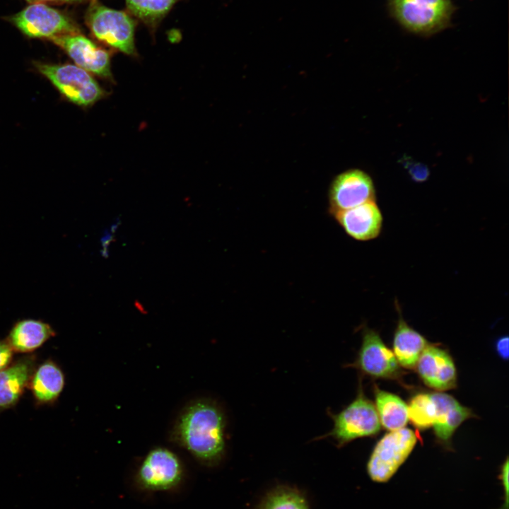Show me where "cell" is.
I'll use <instances>...</instances> for the list:
<instances>
[{
  "mask_svg": "<svg viewBox=\"0 0 509 509\" xmlns=\"http://www.w3.org/2000/svg\"><path fill=\"white\" fill-rule=\"evenodd\" d=\"M178 443L206 464L218 462L226 449V418L214 402L199 400L181 414L175 426Z\"/></svg>",
  "mask_w": 509,
  "mask_h": 509,
  "instance_id": "6da1fadb",
  "label": "cell"
},
{
  "mask_svg": "<svg viewBox=\"0 0 509 509\" xmlns=\"http://www.w3.org/2000/svg\"><path fill=\"white\" fill-rule=\"evenodd\" d=\"M393 18L406 31L430 37L452 26V0H387Z\"/></svg>",
  "mask_w": 509,
  "mask_h": 509,
  "instance_id": "7a4b0ae2",
  "label": "cell"
},
{
  "mask_svg": "<svg viewBox=\"0 0 509 509\" xmlns=\"http://www.w3.org/2000/svg\"><path fill=\"white\" fill-rule=\"evenodd\" d=\"M35 66L64 98L76 105H91L103 95V90L93 76L76 65L38 62Z\"/></svg>",
  "mask_w": 509,
  "mask_h": 509,
  "instance_id": "3957f363",
  "label": "cell"
},
{
  "mask_svg": "<svg viewBox=\"0 0 509 509\" xmlns=\"http://www.w3.org/2000/svg\"><path fill=\"white\" fill-rule=\"evenodd\" d=\"M86 22L99 40L123 53H134L135 22L127 13L95 2L88 11Z\"/></svg>",
  "mask_w": 509,
  "mask_h": 509,
  "instance_id": "277c9868",
  "label": "cell"
},
{
  "mask_svg": "<svg viewBox=\"0 0 509 509\" xmlns=\"http://www.w3.org/2000/svg\"><path fill=\"white\" fill-rule=\"evenodd\" d=\"M330 416L333 428L327 436L334 440L339 446L358 438L375 435L380 429L377 409L361 391L351 404L338 414H330Z\"/></svg>",
  "mask_w": 509,
  "mask_h": 509,
  "instance_id": "5b68a950",
  "label": "cell"
},
{
  "mask_svg": "<svg viewBox=\"0 0 509 509\" xmlns=\"http://www.w3.org/2000/svg\"><path fill=\"white\" fill-rule=\"evenodd\" d=\"M417 441L414 431L402 428L385 435L376 444L368 462L370 477L377 482L388 481L408 457Z\"/></svg>",
  "mask_w": 509,
  "mask_h": 509,
  "instance_id": "8992f818",
  "label": "cell"
},
{
  "mask_svg": "<svg viewBox=\"0 0 509 509\" xmlns=\"http://www.w3.org/2000/svg\"><path fill=\"white\" fill-rule=\"evenodd\" d=\"M183 469L178 457L165 447L151 450L142 460L136 474L139 486L147 491H166L177 486Z\"/></svg>",
  "mask_w": 509,
  "mask_h": 509,
  "instance_id": "52a82bcc",
  "label": "cell"
},
{
  "mask_svg": "<svg viewBox=\"0 0 509 509\" xmlns=\"http://www.w3.org/2000/svg\"><path fill=\"white\" fill-rule=\"evenodd\" d=\"M370 201H375L371 177L360 169H349L337 175L329 189V211L334 215Z\"/></svg>",
  "mask_w": 509,
  "mask_h": 509,
  "instance_id": "ba28073f",
  "label": "cell"
},
{
  "mask_svg": "<svg viewBox=\"0 0 509 509\" xmlns=\"http://www.w3.org/2000/svg\"><path fill=\"white\" fill-rule=\"evenodd\" d=\"M12 22L30 37H47L78 33L65 15L43 3L31 4L11 18Z\"/></svg>",
  "mask_w": 509,
  "mask_h": 509,
  "instance_id": "9c48e42d",
  "label": "cell"
},
{
  "mask_svg": "<svg viewBox=\"0 0 509 509\" xmlns=\"http://www.w3.org/2000/svg\"><path fill=\"white\" fill-rule=\"evenodd\" d=\"M50 40L63 49L76 66L100 76L111 75L108 52L85 36L76 33L58 35Z\"/></svg>",
  "mask_w": 509,
  "mask_h": 509,
  "instance_id": "30bf717a",
  "label": "cell"
},
{
  "mask_svg": "<svg viewBox=\"0 0 509 509\" xmlns=\"http://www.w3.org/2000/svg\"><path fill=\"white\" fill-rule=\"evenodd\" d=\"M357 366L365 373L375 377L390 378L399 370L398 361L374 330L365 329L356 361Z\"/></svg>",
  "mask_w": 509,
  "mask_h": 509,
  "instance_id": "8fae6325",
  "label": "cell"
},
{
  "mask_svg": "<svg viewBox=\"0 0 509 509\" xmlns=\"http://www.w3.org/2000/svg\"><path fill=\"white\" fill-rule=\"evenodd\" d=\"M334 217L348 235L359 241L376 238L382 227V214L375 201L340 211Z\"/></svg>",
  "mask_w": 509,
  "mask_h": 509,
  "instance_id": "7c38bea8",
  "label": "cell"
},
{
  "mask_svg": "<svg viewBox=\"0 0 509 509\" xmlns=\"http://www.w3.org/2000/svg\"><path fill=\"white\" fill-rule=\"evenodd\" d=\"M36 367V356L26 354L0 370V413L17 404Z\"/></svg>",
  "mask_w": 509,
  "mask_h": 509,
  "instance_id": "4fadbf2b",
  "label": "cell"
},
{
  "mask_svg": "<svg viewBox=\"0 0 509 509\" xmlns=\"http://www.w3.org/2000/svg\"><path fill=\"white\" fill-rule=\"evenodd\" d=\"M416 364L418 373L427 385L438 390H447L456 386L455 366L445 351L427 346Z\"/></svg>",
  "mask_w": 509,
  "mask_h": 509,
  "instance_id": "5bb4252c",
  "label": "cell"
},
{
  "mask_svg": "<svg viewBox=\"0 0 509 509\" xmlns=\"http://www.w3.org/2000/svg\"><path fill=\"white\" fill-rule=\"evenodd\" d=\"M64 385L62 370L52 359L48 358L35 368L28 388L37 405H51L58 399Z\"/></svg>",
  "mask_w": 509,
  "mask_h": 509,
  "instance_id": "9a60e30c",
  "label": "cell"
},
{
  "mask_svg": "<svg viewBox=\"0 0 509 509\" xmlns=\"http://www.w3.org/2000/svg\"><path fill=\"white\" fill-rule=\"evenodd\" d=\"M55 335L49 324L40 320L24 319L13 325L6 339L14 352L30 353Z\"/></svg>",
  "mask_w": 509,
  "mask_h": 509,
  "instance_id": "2e32d148",
  "label": "cell"
},
{
  "mask_svg": "<svg viewBox=\"0 0 509 509\" xmlns=\"http://www.w3.org/2000/svg\"><path fill=\"white\" fill-rule=\"evenodd\" d=\"M430 397L435 406V433L440 440L448 441L456 428L471 416V410L445 393L434 392Z\"/></svg>",
  "mask_w": 509,
  "mask_h": 509,
  "instance_id": "e0dca14e",
  "label": "cell"
},
{
  "mask_svg": "<svg viewBox=\"0 0 509 509\" xmlns=\"http://www.w3.org/2000/svg\"><path fill=\"white\" fill-rule=\"evenodd\" d=\"M426 346V339L409 327L400 316L393 341L397 361L404 367H414Z\"/></svg>",
  "mask_w": 509,
  "mask_h": 509,
  "instance_id": "ac0fdd59",
  "label": "cell"
},
{
  "mask_svg": "<svg viewBox=\"0 0 509 509\" xmlns=\"http://www.w3.org/2000/svg\"><path fill=\"white\" fill-rule=\"evenodd\" d=\"M375 403L380 421L390 431L404 428L408 421L407 405L398 396L376 390Z\"/></svg>",
  "mask_w": 509,
  "mask_h": 509,
  "instance_id": "d6986e66",
  "label": "cell"
},
{
  "mask_svg": "<svg viewBox=\"0 0 509 509\" xmlns=\"http://www.w3.org/2000/svg\"><path fill=\"white\" fill-rule=\"evenodd\" d=\"M257 509H309L304 495L288 486L275 488L263 498Z\"/></svg>",
  "mask_w": 509,
  "mask_h": 509,
  "instance_id": "ffe728a7",
  "label": "cell"
},
{
  "mask_svg": "<svg viewBox=\"0 0 509 509\" xmlns=\"http://www.w3.org/2000/svg\"><path fill=\"white\" fill-rule=\"evenodd\" d=\"M177 0H126L129 12L144 23L153 25L165 16Z\"/></svg>",
  "mask_w": 509,
  "mask_h": 509,
  "instance_id": "44dd1931",
  "label": "cell"
},
{
  "mask_svg": "<svg viewBox=\"0 0 509 509\" xmlns=\"http://www.w3.org/2000/svg\"><path fill=\"white\" fill-rule=\"evenodd\" d=\"M408 419L418 428L433 426L435 419V406L430 394H419L407 405Z\"/></svg>",
  "mask_w": 509,
  "mask_h": 509,
  "instance_id": "7402d4cb",
  "label": "cell"
},
{
  "mask_svg": "<svg viewBox=\"0 0 509 509\" xmlns=\"http://www.w3.org/2000/svg\"><path fill=\"white\" fill-rule=\"evenodd\" d=\"M403 163L414 181L423 182L428 179L430 172L426 165L416 162L410 158L404 159Z\"/></svg>",
  "mask_w": 509,
  "mask_h": 509,
  "instance_id": "603a6c76",
  "label": "cell"
},
{
  "mask_svg": "<svg viewBox=\"0 0 509 509\" xmlns=\"http://www.w3.org/2000/svg\"><path fill=\"white\" fill-rule=\"evenodd\" d=\"M13 352L6 339L0 340V370L12 362Z\"/></svg>",
  "mask_w": 509,
  "mask_h": 509,
  "instance_id": "cb8c5ba5",
  "label": "cell"
},
{
  "mask_svg": "<svg viewBox=\"0 0 509 509\" xmlns=\"http://www.w3.org/2000/svg\"><path fill=\"white\" fill-rule=\"evenodd\" d=\"M496 351L498 355L503 359L508 358V337H503L498 339L496 344Z\"/></svg>",
  "mask_w": 509,
  "mask_h": 509,
  "instance_id": "d4e9b609",
  "label": "cell"
},
{
  "mask_svg": "<svg viewBox=\"0 0 509 509\" xmlns=\"http://www.w3.org/2000/svg\"><path fill=\"white\" fill-rule=\"evenodd\" d=\"M31 4L43 3V2H74L82 0H26Z\"/></svg>",
  "mask_w": 509,
  "mask_h": 509,
  "instance_id": "484cf974",
  "label": "cell"
}]
</instances>
